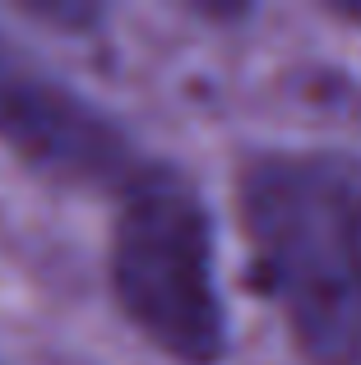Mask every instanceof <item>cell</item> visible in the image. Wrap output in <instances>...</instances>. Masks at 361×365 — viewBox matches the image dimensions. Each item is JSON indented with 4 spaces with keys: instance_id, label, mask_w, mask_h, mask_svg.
<instances>
[{
    "instance_id": "obj_1",
    "label": "cell",
    "mask_w": 361,
    "mask_h": 365,
    "mask_svg": "<svg viewBox=\"0 0 361 365\" xmlns=\"http://www.w3.org/2000/svg\"><path fill=\"white\" fill-rule=\"evenodd\" d=\"M264 292L310 365H361V162L264 153L241 171Z\"/></svg>"
},
{
    "instance_id": "obj_2",
    "label": "cell",
    "mask_w": 361,
    "mask_h": 365,
    "mask_svg": "<svg viewBox=\"0 0 361 365\" xmlns=\"http://www.w3.org/2000/svg\"><path fill=\"white\" fill-rule=\"evenodd\" d=\"M213 259V222L185 171H135L111 236V282L130 324L185 365H213L227 351Z\"/></svg>"
},
{
    "instance_id": "obj_3",
    "label": "cell",
    "mask_w": 361,
    "mask_h": 365,
    "mask_svg": "<svg viewBox=\"0 0 361 365\" xmlns=\"http://www.w3.org/2000/svg\"><path fill=\"white\" fill-rule=\"evenodd\" d=\"M0 143L56 180H111L126 171V134L88 98L46 74L0 33Z\"/></svg>"
},
{
    "instance_id": "obj_4",
    "label": "cell",
    "mask_w": 361,
    "mask_h": 365,
    "mask_svg": "<svg viewBox=\"0 0 361 365\" xmlns=\"http://www.w3.org/2000/svg\"><path fill=\"white\" fill-rule=\"evenodd\" d=\"M28 14L51 19V24H88L93 9H83V5H28Z\"/></svg>"
}]
</instances>
